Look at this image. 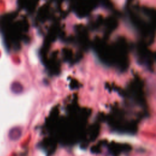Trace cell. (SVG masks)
Listing matches in <instances>:
<instances>
[{
    "label": "cell",
    "mask_w": 156,
    "mask_h": 156,
    "mask_svg": "<svg viewBox=\"0 0 156 156\" xmlns=\"http://www.w3.org/2000/svg\"><path fill=\"white\" fill-rule=\"evenodd\" d=\"M21 135V129L18 128H14L9 132V137L11 140L15 141L18 140Z\"/></svg>",
    "instance_id": "6da1fadb"
}]
</instances>
